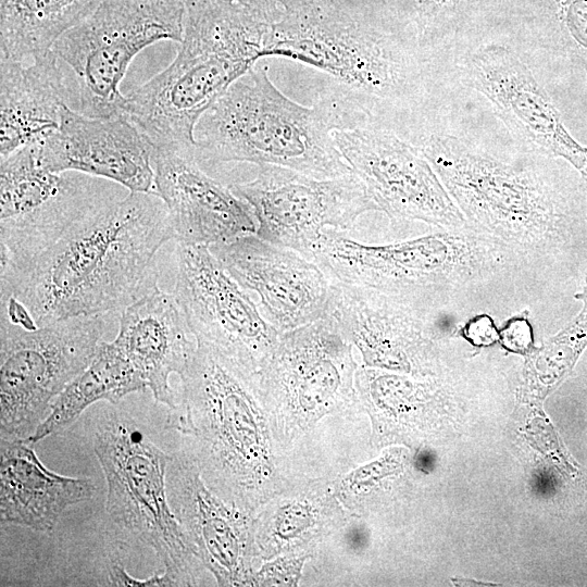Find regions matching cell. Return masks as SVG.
Returning a JSON list of instances; mask_svg holds the SVG:
<instances>
[{
	"mask_svg": "<svg viewBox=\"0 0 587 587\" xmlns=\"http://www.w3.org/2000/svg\"><path fill=\"white\" fill-rule=\"evenodd\" d=\"M175 233L154 192H129L75 224L23 273L1 285L36 326L122 311L158 287L157 254Z\"/></svg>",
	"mask_w": 587,
	"mask_h": 587,
	"instance_id": "1",
	"label": "cell"
},
{
	"mask_svg": "<svg viewBox=\"0 0 587 587\" xmlns=\"http://www.w3.org/2000/svg\"><path fill=\"white\" fill-rule=\"evenodd\" d=\"M263 58L283 57L327 73L334 85L320 99L337 129H388L422 92L419 46L377 24L346 0H283Z\"/></svg>",
	"mask_w": 587,
	"mask_h": 587,
	"instance_id": "2",
	"label": "cell"
},
{
	"mask_svg": "<svg viewBox=\"0 0 587 587\" xmlns=\"http://www.w3.org/2000/svg\"><path fill=\"white\" fill-rule=\"evenodd\" d=\"M180 380L165 428L186 438L183 449L216 496L254 514L291 480L276 449L255 374L197 344Z\"/></svg>",
	"mask_w": 587,
	"mask_h": 587,
	"instance_id": "3",
	"label": "cell"
},
{
	"mask_svg": "<svg viewBox=\"0 0 587 587\" xmlns=\"http://www.w3.org/2000/svg\"><path fill=\"white\" fill-rule=\"evenodd\" d=\"M270 24L220 0H185L175 59L125 96L123 114L153 148L196 149L195 128L228 87L263 58Z\"/></svg>",
	"mask_w": 587,
	"mask_h": 587,
	"instance_id": "4",
	"label": "cell"
},
{
	"mask_svg": "<svg viewBox=\"0 0 587 587\" xmlns=\"http://www.w3.org/2000/svg\"><path fill=\"white\" fill-rule=\"evenodd\" d=\"M411 143L429 161L469 225L505 248L523 268L548 263L573 241L577 218L536 168L447 135Z\"/></svg>",
	"mask_w": 587,
	"mask_h": 587,
	"instance_id": "5",
	"label": "cell"
},
{
	"mask_svg": "<svg viewBox=\"0 0 587 587\" xmlns=\"http://www.w3.org/2000/svg\"><path fill=\"white\" fill-rule=\"evenodd\" d=\"M304 258L330 282L399 296L436 312L450 298L523 268L505 248L472 227L382 246L326 229Z\"/></svg>",
	"mask_w": 587,
	"mask_h": 587,
	"instance_id": "6",
	"label": "cell"
},
{
	"mask_svg": "<svg viewBox=\"0 0 587 587\" xmlns=\"http://www.w3.org/2000/svg\"><path fill=\"white\" fill-rule=\"evenodd\" d=\"M335 129L323 102L292 101L272 83L267 67L253 65L199 120L196 157L200 163L272 164L339 177L353 172L336 146Z\"/></svg>",
	"mask_w": 587,
	"mask_h": 587,
	"instance_id": "7",
	"label": "cell"
},
{
	"mask_svg": "<svg viewBox=\"0 0 587 587\" xmlns=\"http://www.w3.org/2000/svg\"><path fill=\"white\" fill-rule=\"evenodd\" d=\"M357 370L352 344L328 307L315 321L279 335L255 380L289 473L292 459L301 458L323 419L353 417L364 410L355 388Z\"/></svg>",
	"mask_w": 587,
	"mask_h": 587,
	"instance_id": "8",
	"label": "cell"
},
{
	"mask_svg": "<svg viewBox=\"0 0 587 587\" xmlns=\"http://www.w3.org/2000/svg\"><path fill=\"white\" fill-rule=\"evenodd\" d=\"M91 441L107 482L110 519L154 550L176 586L196 585L205 567L170 507L166 471L172 453L160 449L130 415L117 410L96 419Z\"/></svg>",
	"mask_w": 587,
	"mask_h": 587,
	"instance_id": "9",
	"label": "cell"
},
{
	"mask_svg": "<svg viewBox=\"0 0 587 587\" xmlns=\"http://www.w3.org/2000/svg\"><path fill=\"white\" fill-rule=\"evenodd\" d=\"M185 0H100L52 47L67 107L91 117L123 114L121 82L133 59L162 40L180 43Z\"/></svg>",
	"mask_w": 587,
	"mask_h": 587,
	"instance_id": "10",
	"label": "cell"
},
{
	"mask_svg": "<svg viewBox=\"0 0 587 587\" xmlns=\"http://www.w3.org/2000/svg\"><path fill=\"white\" fill-rule=\"evenodd\" d=\"M116 183L43 167L34 145L0 164L1 285L26 271L75 224L118 197Z\"/></svg>",
	"mask_w": 587,
	"mask_h": 587,
	"instance_id": "11",
	"label": "cell"
},
{
	"mask_svg": "<svg viewBox=\"0 0 587 587\" xmlns=\"http://www.w3.org/2000/svg\"><path fill=\"white\" fill-rule=\"evenodd\" d=\"M0 438L26 439L65 386L95 358L103 314L60 320L34 329L0 312Z\"/></svg>",
	"mask_w": 587,
	"mask_h": 587,
	"instance_id": "12",
	"label": "cell"
},
{
	"mask_svg": "<svg viewBox=\"0 0 587 587\" xmlns=\"http://www.w3.org/2000/svg\"><path fill=\"white\" fill-rule=\"evenodd\" d=\"M173 294L198 345L257 374L279 333L209 246L177 243Z\"/></svg>",
	"mask_w": 587,
	"mask_h": 587,
	"instance_id": "13",
	"label": "cell"
},
{
	"mask_svg": "<svg viewBox=\"0 0 587 587\" xmlns=\"http://www.w3.org/2000/svg\"><path fill=\"white\" fill-rule=\"evenodd\" d=\"M229 187L252 209L258 237L303 257L324 230H349L360 215L378 211L354 173L316 178L263 164L254 179Z\"/></svg>",
	"mask_w": 587,
	"mask_h": 587,
	"instance_id": "14",
	"label": "cell"
},
{
	"mask_svg": "<svg viewBox=\"0 0 587 587\" xmlns=\"http://www.w3.org/2000/svg\"><path fill=\"white\" fill-rule=\"evenodd\" d=\"M338 150L392 223L420 221L440 229L471 227L422 151L380 127L334 130Z\"/></svg>",
	"mask_w": 587,
	"mask_h": 587,
	"instance_id": "15",
	"label": "cell"
},
{
	"mask_svg": "<svg viewBox=\"0 0 587 587\" xmlns=\"http://www.w3.org/2000/svg\"><path fill=\"white\" fill-rule=\"evenodd\" d=\"M166 488L187 542L217 585H254L255 564L261 561L254 540V514L216 496L184 449L171 455Z\"/></svg>",
	"mask_w": 587,
	"mask_h": 587,
	"instance_id": "16",
	"label": "cell"
},
{
	"mask_svg": "<svg viewBox=\"0 0 587 587\" xmlns=\"http://www.w3.org/2000/svg\"><path fill=\"white\" fill-rule=\"evenodd\" d=\"M327 307L369 367L426 372L442 339L438 313L399 296L332 282Z\"/></svg>",
	"mask_w": 587,
	"mask_h": 587,
	"instance_id": "17",
	"label": "cell"
},
{
	"mask_svg": "<svg viewBox=\"0 0 587 587\" xmlns=\"http://www.w3.org/2000/svg\"><path fill=\"white\" fill-rule=\"evenodd\" d=\"M210 249L243 289L258 294L261 312L279 333L313 322L324 313L332 282L299 252L255 234Z\"/></svg>",
	"mask_w": 587,
	"mask_h": 587,
	"instance_id": "18",
	"label": "cell"
},
{
	"mask_svg": "<svg viewBox=\"0 0 587 587\" xmlns=\"http://www.w3.org/2000/svg\"><path fill=\"white\" fill-rule=\"evenodd\" d=\"M33 145L50 171L104 178L129 192L153 191V147L124 114L91 117L65 105L59 127Z\"/></svg>",
	"mask_w": 587,
	"mask_h": 587,
	"instance_id": "19",
	"label": "cell"
},
{
	"mask_svg": "<svg viewBox=\"0 0 587 587\" xmlns=\"http://www.w3.org/2000/svg\"><path fill=\"white\" fill-rule=\"evenodd\" d=\"M471 87L484 95L495 112L522 140L548 157L567 161L578 172L587 161V148L565 128L545 89L526 64L509 48L487 45L465 65Z\"/></svg>",
	"mask_w": 587,
	"mask_h": 587,
	"instance_id": "20",
	"label": "cell"
},
{
	"mask_svg": "<svg viewBox=\"0 0 587 587\" xmlns=\"http://www.w3.org/2000/svg\"><path fill=\"white\" fill-rule=\"evenodd\" d=\"M153 191L165 203L177 243L213 246L255 234L250 205L208 175L196 149L153 148Z\"/></svg>",
	"mask_w": 587,
	"mask_h": 587,
	"instance_id": "21",
	"label": "cell"
},
{
	"mask_svg": "<svg viewBox=\"0 0 587 587\" xmlns=\"http://www.w3.org/2000/svg\"><path fill=\"white\" fill-rule=\"evenodd\" d=\"M139 373L154 399L175 407L177 391L168 382L186 370L197 341L174 294L157 287L121 311L113 340Z\"/></svg>",
	"mask_w": 587,
	"mask_h": 587,
	"instance_id": "22",
	"label": "cell"
},
{
	"mask_svg": "<svg viewBox=\"0 0 587 587\" xmlns=\"http://www.w3.org/2000/svg\"><path fill=\"white\" fill-rule=\"evenodd\" d=\"M351 515L337 495L335 479L292 478L254 513L259 557H307Z\"/></svg>",
	"mask_w": 587,
	"mask_h": 587,
	"instance_id": "23",
	"label": "cell"
},
{
	"mask_svg": "<svg viewBox=\"0 0 587 587\" xmlns=\"http://www.w3.org/2000/svg\"><path fill=\"white\" fill-rule=\"evenodd\" d=\"M26 439H0V521L52 534L62 513L92 499L88 477H67L48 470Z\"/></svg>",
	"mask_w": 587,
	"mask_h": 587,
	"instance_id": "24",
	"label": "cell"
},
{
	"mask_svg": "<svg viewBox=\"0 0 587 587\" xmlns=\"http://www.w3.org/2000/svg\"><path fill=\"white\" fill-rule=\"evenodd\" d=\"M0 100L1 158L53 133L67 90L52 50L22 62L0 60Z\"/></svg>",
	"mask_w": 587,
	"mask_h": 587,
	"instance_id": "25",
	"label": "cell"
},
{
	"mask_svg": "<svg viewBox=\"0 0 587 587\" xmlns=\"http://www.w3.org/2000/svg\"><path fill=\"white\" fill-rule=\"evenodd\" d=\"M146 388V383L121 348L114 341H101L90 364L53 400L48 415L29 439L37 444L64 432L96 402L116 404L125 396Z\"/></svg>",
	"mask_w": 587,
	"mask_h": 587,
	"instance_id": "26",
	"label": "cell"
},
{
	"mask_svg": "<svg viewBox=\"0 0 587 587\" xmlns=\"http://www.w3.org/2000/svg\"><path fill=\"white\" fill-rule=\"evenodd\" d=\"M100 0H0V60L26 61L52 49Z\"/></svg>",
	"mask_w": 587,
	"mask_h": 587,
	"instance_id": "27",
	"label": "cell"
},
{
	"mask_svg": "<svg viewBox=\"0 0 587 587\" xmlns=\"http://www.w3.org/2000/svg\"><path fill=\"white\" fill-rule=\"evenodd\" d=\"M555 53L587 70V0H519Z\"/></svg>",
	"mask_w": 587,
	"mask_h": 587,
	"instance_id": "28",
	"label": "cell"
},
{
	"mask_svg": "<svg viewBox=\"0 0 587 587\" xmlns=\"http://www.w3.org/2000/svg\"><path fill=\"white\" fill-rule=\"evenodd\" d=\"M582 301L579 313L537 351L535 374L546 383L562 380L587 347V277L575 296Z\"/></svg>",
	"mask_w": 587,
	"mask_h": 587,
	"instance_id": "29",
	"label": "cell"
},
{
	"mask_svg": "<svg viewBox=\"0 0 587 587\" xmlns=\"http://www.w3.org/2000/svg\"><path fill=\"white\" fill-rule=\"evenodd\" d=\"M403 22L413 26L411 39L423 46L434 30L449 17L483 0H389Z\"/></svg>",
	"mask_w": 587,
	"mask_h": 587,
	"instance_id": "30",
	"label": "cell"
},
{
	"mask_svg": "<svg viewBox=\"0 0 587 587\" xmlns=\"http://www.w3.org/2000/svg\"><path fill=\"white\" fill-rule=\"evenodd\" d=\"M499 340L503 348L514 352L526 354L533 348V328L528 317V311L512 316L499 330Z\"/></svg>",
	"mask_w": 587,
	"mask_h": 587,
	"instance_id": "31",
	"label": "cell"
},
{
	"mask_svg": "<svg viewBox=\"0 0 587 587\" xmlns=\"http://www.w3.org/2000/svg\"><path fill=\"white\" fill-rule=\"evenodd\" d=\"M460 334L476 347L491 346L499 340V330L488 314H479L470 319L460 329Z\"/></svg>",
	"mask_w": 587,
	"mask_h": 587,
	"instance_id": "32",
	"label": "cell"
},
{
	"mask_svg": "<svg viewBox=\"0 0 587 587\" xmlns=\"http://www.w3.org/2000/svg\"><path fill=\"white\" fill-rule=\"evenodd\" d=\"M109 582L112 586H176L174 580L164 571L154 573L148 578L138 579L126 572L120 563H113L109 567Z\"/></svg>",
	"mask_w": 587,
	"mask_h": 587,
	"instance_id": "33",
	"label": "cell"
},
{
	"mask_svg": "<svg viewBox=\"0 0 587 587\" xmlns=\"http://www.w3.org/2000/svg\"><path fill=\"white\" fill-rule=\"evenodd\" d=\"M239 5L268 24L276 23L283 15V0H220Z\"/></svg>",
	"mask_w": 587,
	"mask_h": 587,
	"instance_id": "34",
	"label": "cell"
},
{
	"mask_svg": "<svg viewBox=\"0 0 587 587\" xmlns=\"http://www.w3.org/2000/svg\"><path fill=\"white\" fill-rule=\"evenodd\" d=\"M433 454L429 451H420L414 459L415 467L421 472H428L434 464Z\"/></svg>",
	"mask_w": 587,
	"mask_h": 587,
	"instance_id": "35",
	"label": "cell"
},
{
	"mask_svg": "<svg viewBox=\"0 0 587 587\" xmlns=\"http://www.w3.org/2000/svg\"><path fill=\"white\" fill-rule=\"evenodd\" d=\"M579 173L582 174V177L584 179V184H585V187H586V193H587V161H586L585 166L583 167V170Z\"/></svg>",
	"mask_w": 587,
	"mask_h": 587,
	"instance_id": "36",
	"label": "cell"
}]
</instances>
